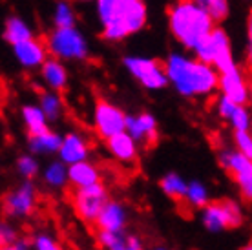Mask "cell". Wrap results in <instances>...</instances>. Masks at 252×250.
<instances>
[{
	"label": "cell",
	"mask_w": 252,
	"mask_h": 250,
	"mask_svg": "<svg viewBox=\"0 0 252 250\" xmlns=\"http://www.w3.org/2000/svg\"><path fill=\"white\" fill-rule=\"evenodd\" d=\"M163 68L168 82L183 97L210 95L218 88L220 73L214 66L201 62L199 59H189L179 53H172Z\"/></svg>",
	"instance_id": "obj_1"
},
{
	"label": "cell",
	"mask_w": 252,
	"mask_h": 250,
	"mask_svg": "<svg viewBox=\"0 0 252 250\" xmlns=\"http://www.w3.org/2000/svg\"><path fill=\"white\" fill-rule=\"evenodd\" d=\"M97 13L106 40H123L141 31L146 24V6L143 0H97Z\"/></svg>",
	"instance_id": "obj_2"
},
{
	"label": "cell",
	"mask_w": 252,
	"mask_h": 250,
	"mask_svg": "<svg viewBox=\"0 0 252 250\" xmlns=\"http://www.w3.org/2000/svg\"><path fill=\"white\" fill-rule=\"evenodd\" d=\"M168 26L177 42L194 50L195 44L214 28V20L199 2L179 0L168 9Z\"/></svg>",
	"instance_id": "obj_3"
},
{
	"label": "cell",
	"mask_w": 252,
	"mask_h": 250,
	"mask_svg": "<svg viewBox=\"0 0 252 250\" xmlns=\"http://www.w3.org/2000/svg\"><path fill=\"white\" fill-rule=\"evenodd\" d=\"M194 51L195 57L201 62L214 66L218 73H223V71H227V69L236 66L232 51H230L228 35L221 28H212L199 42L195 44Z\"/></svg>",
	"instance_id": "obj_4"
},
{
	"label": "cell",
	"mask_w": 252,
	"mask_h": 250,
	"mask_svg": "<svg viewBox=\"0 0 252 250\" xmlns=\"http://www.w3.org/2000/svg\"><path fill=\"white\" fill-rule=\"evenodd\" d=\"M46 48L59 61H82L88 57V42L75 26L55 28L48 37Z\"/></svg>",
	"instance_id": "obj_5"
},
{
	"label": "cell",
	"mask_w": 252,
	"mask_h": 250,
	"mask_svg": "<svg viewBox=\"0 0 252 250\" xmlns=\"http://www.w3.org/2000/svg\"><path fill=\"white\" fill-rule=\"evenodd\" d=\"M203 223L210 232L236 228L243 223V214H241L240 205L234 201L207 203L203 210Z\"/></svg>",
	"instance_id": "obj_6"
},
{
	"label": "cell",
	"mask_w": 252,
	"mask_h": 250,
	"mask_svg": "<svg viewBox=\"0 0 252 250\" xmlns=\"http://www.w3.org/2000/svg\"><path fill=\"white\" fill-rule=\"evenodd\" d=\"M106 201L108 194L101 183L77 188L73 194V207H75L77 216L86 223H95V219Z\"/></svg>",
	"instance_id": "obj_7"
},
{
	"label": "cell",
	"mask_w": 252,
	"mask_h": 250,
	"mask_svg": "<svg viewBox=\"0 0 252 250\" xmlns=\"http://www.w3.org/2000/svg\"><path fill=\"white\" fill-rule=\"evenodd\" d=\"M125 66L132 73L133 79H137L146 90H161L168 84L164 68L158 61L145 59V57H126Z\"/></svg>",
	"instance_id": "obj_8"
},
{
	"label": "cell",
	"mask_w": 252,
	"mask_h": 250,
	"mask_svg": "<svg viewBox=\"0 0 252 250\" xmlns=\"http://www.w3.org/2000/svg\"><path fill=\"white\" fill-rule=\"evenodd\" d=\"M125 113L112 102H108L104 99H99L95 102L94 125L97 133L102 139H108L119 131H125Z\"/></svg>",
	"instance_id": "obj_9"
},
{
	"label": "cell",
	"mask_w": 252,
	"mask_h": 250,
	"mask_svg": "<svg viewBox=\"0 0 252 250\" xmlns=\"http://www.w3.org/2000/svg\"><path fill=\"white\" fill-rule=\"evenodd\" d=\"M220 163L228 170L236 183L240 185L241 192L247 199L252 197V161L251 157L243 156L241 152H223L220 156Z\"/></svg>",
	"instance_id": "obj_10"
},
{
	"label": "cell",
	"mask_w": 252,
	"mask_h": 250,
	"mask_svg": "<svg viewBox=\"0 0 252 250\" xmlns=\"http://www.w3.org/2000/svg\"><path fill=\"white\" fill-rule=\"evenodd\" d=\"M35 205H37V190L32 183H24L6 195L2 207L4 214L9 218H26L35 210Z\"/></svg>",
	"instance_id": "obj_11"
},
{
	"label": "cell",
	"mask_w": 252,
	"mask_h": 250,
	"mask_svg": "<svg viewBox=\"0 0 252 250\" xmlns=\"http://www.w3.org/2000/svg\"><path fill=\"white\" fill-rule=\"evenodd\" d=\"M218 88H221L223 95L228 97L230 100H234L236 104H247L249 102V97H251L249 81H247L245 73L241 71L238 64L234 68L220 73V77H218Z\"/></svg>",
	"instance_id": "obj_12"
},
{
	"label": "cell",
	"mask_w": 252,
	"mask_h": 250,
	"mask_svg": "<svg viewBox=\"0 0 252 250\" xmlns=\"http://www.w3.org/2000/svg\"><path fill=\"white\" fill-rule=\"evenodd\" d=\"M125 131L135 143L156 144L158 143V121L150 113H141V115H126L125 119Z\"/></svg>",
	"instance_id": "obj_13"
},
{
	"label": "cell",
	"mask_w": 252,
	"mask_h": 250,
	"mask_svg": "<svg viewBox=\"0 0 252 250\" xmlns=\"http://www.w3.org/2000/svg\"><path fill=\"white\" fill-rule=\"evenodd\" d=\"M13 51H15L17 61L24 68H38L46 61V55H48L46 44L33 37L24 38L20 42L13 44Z\"/></svg>",
	"instance_id": "obj_14"
},
{
	"label": "cell",
	"mask_w": 252,
	"mask_h": 250,
	"mask_svg": "<svg viewBox=\"0 0 252 250\" xmlns=\"http://www.w3.org/2000/svg\"><path fill=\"white\" fill-rule=\"evenodd\" d=\"M126 221H128V214L126 208L121 205L119 201H110L104 203V207L101 208V212L95 219L97 226L101 230H112V232H123Z\"/></svg>",
	"instance_id": "obj_15"
},
{
	"label": "cell",
	"mask_w": 252,
	"mask_h": 250,
	"mask_svg": "<svg viewBox=\"0 0 252 250\" xmlns=\"http://www.w3.org/2000/svg\"><path fill=\"white\" fill-rule=\"evenodd\" d=\"M57 152L64 164H73L88 159L90 146L82 135H79V133H68L66 137L61 139V146H59Z\"/></svg>",
	"instance_id": "obj_16"
},
{
	"label": "cell",
	"mask_w": 252,
	"mask_h": 250,
	"mask_svg": "<svg viewBox=\"0 0 252 250\" xmlns=\"http://www.w3.org/2000/svg\"><path fill=\"white\" fill-rule=\"evenodd\" d=\"M110 154L121 163H132L137 157V143L126 131H119L106 139Z\"/></svg>",
	"instance_id": "obj_17"
},
{
	"label": "cell",
	"mask_w": 252,
	"mask_h": 250,
	"mask_svg": "<svg viewBox=\"0 0 252 250\" xmlns=\"http://www.w3.org/2000/svg\"><path fill=\"white\" fill-rule=\"evenodd\" d=\"M68 181L75 188L88 187V185H94V183L101 181V172H99V168H97L95 164L88 163V161L84 159V161L69 164Z\"/></svg>",
	"instance_id": "obj_18"
},
{
	"label": "cell",
	"mask_w": 252,
	"mask_h": 250,
	"mask_svg": "<svg viewBox=\"0 0 252 250\" xmlns=\"http://www.w3.org/2000/svg\"><path fill=\"white\" fill-rule=\"evenodd\" d=\"M42 66V79L46 81V84L53 90V92H61L68 84V71L63 66V62L59 59H50L40 64Z\"/></svg>",
	"instance_id": "obj_19"
},
{
	"label": "cell",
	"mask_w": 252,
	"mask_h": 250,
	"mask_svg": "<svg viewBox=\"0 0 252 250\" xmlns=\"http://www.w3.org/2000/svg\"><path fill=\"white\" fill-rule=\"evenodd\" d=\"M61 135L53 133V131L46 130L42 133H37V135H32L30 139V148L35 154H53V152L59 150L61 146Z\"/></svg>",
	"instance_id": "obj_20"
},
{
	"label": "cell",
	"mask_w": 252,
	"mask_h": 250,
	"mask_svg": "<svg viewBox=\"0 0 252 250\" xmlns=\"http://www.w3.org/2000/svg\"><path fill=\"white\" fill-rule=\"evenodd\" d=\"M22 117H24V123L30 130V135H37V133L48 130V119H46L44 112L40 110V106H33V104L24 106L22 108Z\"/></svg>",
	"instance_id": "obj_21"
},
{
	"label": "cell",
	"mask_w": 252,
	"mask_h": 250,
	"mask_svg": "<svg viewBox=\"0 0 252 250\" xmlns=\"http://www.w3.org/2000/svg\"><path fill=\"white\" fill-rule=\"evenodd\" d=\"M30 37H33L32 30H30V26L26 24L24 20L19 19V17L7 19L6 28H4V38H6L7 42L17 44V42H20V40L30 38Z\"/></svg>",
	"instance_id": "obj_22"
},
{
	"label": "cell",
	"mask_w": 252,
	"mask_h": 250,
	"mask_svg": "<svg viewBox=\"0 0 252 250\" xmlns=\"http://www.w3.org/2000/svg\"><path fill=\"white\" fill-rule=\"evenodd\" d=\"M161 190H163L164 194L172 197V199L176 201H181L185 197V192H187V183L181 175L177 174H166L161 179Z\"/></svg>",
	"instance_id": "obj_23"
},
{
	"label": "cell",
	"mask_w": 252,
	"mask_h": 250,
	"mask_svg": "<svg viewBox=\"0 0 252 250\" xmlns=\"http://www.w3.org/2000/svg\"><path fill=\"white\" fill-rule=\"evenodd\" d=\"M40 110L44 112L48 121H57L63 113V100L55 92H46L40 97Z\"/></svg>",
	"instance_id": "obj_24"
},
{
	"label": "cell",
	"mask_w": 252,
	"mask_h": 250,
	"mask_svg": "<svg viewBox=\"0 0 252 250\" xmlns=\"http://www.w3.org/2000/svg\"><path fill=\"white\" fill-rule=\"evenodd\" d=\"M190 207L194 208H201L208 203V190L205 188V185L199 181H194L187 185V192H185L183 197Z\"/></svg>",
	"instance_id": "obj_25"
},
{
	"label": "cell",
	"mask_w": 252,
	"mask_h": 250,
	"mask_svg": "<svg viewBox=\"0 0 252 250\" xmlns=\"http://www.w3.org/2000/svg\"><path fill=\"white\" fill-rule=\"evenodd\" d=\"M44 181L51 188H63L68 183V168L66 164L61 163H51L44 172Z\"/></svg>",
	"instance_id": "obj_26"
},
{
	"label": "cell",
	"mask_w": 252,
	"mask_h": 250,
	"mask_svg": "<svg viewBox=\"0 0 252 250\" xmlns=\"http://www.w3.org/2000/svg\"><path fill=\"white\" fill-rule=\"evenodd\" d=\"M97 241L101 247L108 250H125L126 249V238H123L121 232H112V230H101L97 234Z\"/></svg>",
	"instance_id": "obj_27"
},
{
	"label": "cell",
	"mask_w": 252,
	"mask_h": 250,
	"mask_svg": "<svg viewBox=\"0 0 252 250\" xmlns=\"http://www.w3.org/2000/svg\"><path fill=\"white\" fill-rule=\"evenodd\" d=\"M199 2L205 9L208 11V15L212 17L214 22L225 20L228 15V0H195Z\"/></svg>",
	"instance_id": "obj_28"
},
{
	"label": "cell",
	"mask_w": 252,
	"mask_h": 250,
	"mask_svg": "<svg viewBox=\"0 0 252 250\" xmlns=\"http://www.w3.org/2000/svg\"><path fill=\"white\" fill-rule=\"evenodd\" d=\"M55 26L57 28H68V26H75V13L71 9L68 2H59L55 7V15H53Z\"/></svg>",
	"instance_id": "obj_29"
},
{
	"label": "cell",
	"mask_w": 252,
	"mask_h": 250,
	"mask_svg": "<svg viewBox=\"0 0 252 250\" xmlns=\"http://www.w3.org/2000/svg\"><path fill=\"white\" fill-rule=\"evenodd\" d=\"M228 121L232 123L236 130H249L251 128V115H249V110L245 108V104H238L234 108Z\"/></svg>",
	"instance_id": "obj_30"
},
{
	"label": "cell",
	"mask_w": 252,
	"mask_h": 250,
	"mask_svg": "<svg viewBox=\"0 0 252 250\" xmlns=\"http://www.w3.org/2000/svg\"><path fill=\"white\" fill-rule=\"evenodd\" d=\"M234 141H236L238 152H241L247 157H252V137L251 133H249V130H236Z\"/></svg>",
	"instance_id": "obj_31"
},
{
	"label": "cell",
	"mask_w": 252,
	"mask_h": 250,
	"mask_svg": "<svg viewBox=\"0 0 252 250\" xmlns=\"http://www.w3.org/2000/svg\"><path fill=\"white\" fill-rule=\"evenodd\" d=\"M15 241H17V230L6 221H0V249H11Z\"/></svg>",
	"instance_id": "obj_32"
},
{
	"label": "cell",
	"mask_w": 252,
	"mask_h": 250,
	"mask_svg": "<svg viewBox=\"0 0 252 250\" xmlns=\"http://www.w3.org/2000/svg\"><path fill=\"white\" fill-rule=\"evenodd\" d=\"M17 166H19V172L24 175V177H33V175L38 174V163L32 156H22L19 159Z\"/></svg>",
	"instance_id": "obj_33"
},
{
	"label": "cell",
	"mask_w": 252,
	"mask_h": 250,
	"mask_svg": "<svg viewBox=\"0 0 252 250\" xmlns=\"http://www.w3.org/2000/svg\"><path fill=\"white\" fill-rule=\"evenodd\" d=\"M33 247L37 250H59L61 245L57 243V239L48 236V234H38L33 239Z\"/></svg>",
	"instance_id": "obj_34"
},
{
	"label": "cell",
	"mask_w": 252,
	"mask_h": 250,
	"mask_svg": "<svg viewBox=\"0 0 252 250\" xmlns=\"http://www.w3.org/2000/svg\"><path fill=\"white\" fill-rule=\"evenodd\" d=\"M238 106L234 100H230L228 97H220V100H218V113H220L221 117L225 121H228V117H230V113L234 112V108Z\"/></svg>",
	"instance_id": "obj_35"
},
{
	"label": "cell",
	"mask_w": 252,
	"mask_h": 250,
	"mask_svg": "<svg viewBox=\"0 0 252 250\" xmlns=\"http://www.w3.org/2000/svg\"><path fill=\"white\" fill-rule=\"evenodd\" d=\"M143 247L141 245V239L135 238V236H130V238H126V249H130V250H139Z\"/></svg>",
	"instance_id": "obj_36"
},
{
	"label": "cell",
	"mask_w": 252,
	"mask_h": 250,
	"mask_svg": "<svg viewBox=\"0 0 252 250\" xmlns=\"http://www.w3.org/2000/svg\"><path fill=\"white\" fill-rule=\"evenodd\" d=\"M11 249H15V250L30 249V241H28V239H17V241L11 245Z\"/></svg>",
	"instance_id": "obj_37"
},
{
	"label": "cell",
	"mask_w": 252,
	"mask_h": 250,
	"mask_svg": "<svg viewBox=\"0 0 252 250\" xmlns=\"http://www.w3.org/2000/svg\"><path fill=\"white\" fill-rule=\"evenodd\" d=\"M84 2H86V0H84Z\"/></svg>",
	"instance_id": "obj_38"
}]
</instances>
